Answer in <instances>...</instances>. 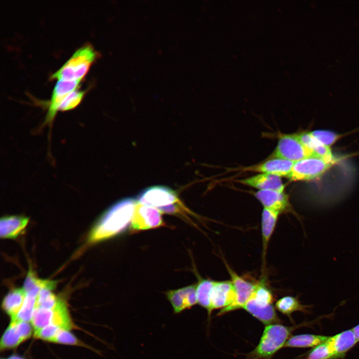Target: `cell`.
<instances>
[{"instance_id": "obj_1", "label": "cell", "mask_w": 359, "mask_h": 359, "mask_svg": "<svg viewBox=\"0 0 359 359\" xmlns=\"http://www.w3.org/2000/svg\"><path fill=\"white\" fill-rule=\"evenodd\" d=\"M137 201L131 198L122 199L108 209L89 233L87 243L93 244L121 233L132 221Z\"/></svg>"}, {"instance_id": "obj_2", "label": "cell", "mask_w": 359, "mask_h": 359, "mask_svg": "<svg viewBox=\"0 0 359 359\" xmlns=\"http://www.w3.org/2000/svg\"><path fill=\"white\" fill-rule=\"evenodd\" d=\"M299 326L288 327L280 324L266 326L258 345L247 355L245 359H271Z\"/></svg>"}, {"instance_id": "obj_3", "label": "cell", "mask_w": 359, "mask_h": 359, "mask_svg": "<svg viewBox=\"0 0 359 359\" xmlns=\"http://www.w3.org/2000/svg\"><path fill=\"white\" fill-rule=\"evenodd\" d=\"M98 56V53L91 44H85L77 49L64 64L51 75L50 79L81 80Z\"/></svg>"}, {"instance_id": "obj_4", "label": "cell", "mask_w": 359, "mask_h": 359, "mask_svg": "<svg viewBox=\"0 0 359 359\" xmlns=\"http://www.w3.org/2000/svg\"><path fill=\"white\" fill-rule=\"evenodd\" d=\"M318 157H308L294 163L288 178L293 181L317 179L337 163Z\"/></svg>"}, {"instance_id": "obj_5", "label": "cell", "mask_w": 359, "mask_h": 359, "mask_svg": "<svg viewBox=\"0 0 359 359\" xmlns=\"http://www.w3.org/2000/svg\"><path fill=\"white\" fill-rule=\"evenodd\" d=\"M310 157L317 156L303 144L298 134H284L280 136L273 154V158L294 162Z\"/></svg>"}, {"instance_id": "obj_6", "label": "cell", "mask_w": 359, "mask_h": 359, "mask_svg": "<svg viewBox=\"0 0 359 359\" xmlns=\"http://www.w3.org/2000/svg\"><path fill=\"white\" fill-rule=\"evenodd\" d=\"M222 259L231 278L230 280L235 290V297L233 302L221 309L218 313V316L243 308L245 304L251 296L256 284V282L254 283L239 275L230 267L224 258Z\"/></svg>"}, {"instance_id": "obj_7", "label": "cell", "mask_w": 359, "mask_h": 359, "mask_svg": "<svg viewBox=\"0 0 359 359\" xmlns=\"http://www.w3.org/2000/svg\"><path fill=\"white\" fill-rule=\"evenodd\" d=\"M138 202L158 209L180 202L175 191L164 186L144 189L138 197Z\"/></svg>"}, {"instance_id": "obj_8", "label": "cell", "mask_w": 359, "mask_h": 359, "mask_svg": "<svg viewBox=\"0 0 359 359\" xmlns=\"http://www.w3.org/2000/svg\"><path fill=\"white\" fill-rule=\"evenodd\" d=\"M33 334L34 330L30 322L10 320L0 339L1 351L17 347L29 339Z\"/></svg>"}, {"instance_id": "obj_9", "label": "cell", "mask_w": 359, "mask_h": 359, "mask_svg": "<svg viewBox=\"0 0 359 359\" xmlns=\"http://www.w3.org/2000/svg\"><path fill=\"white\" fill-rule=\"evenodd\" d=\"M80 81V80L57 81L52 92L51 99L46 104L47 111L43 126H51L64 99L68 93L77 88Z\"/></svg>"}, {"instance_id": "obj_10", "label": "cell", "mask_w": 359, "mask_h": 359, "mask_svg": "<svg viewBox=\"0 0 359 359\" xmlns=\"http://www.w3.org/2000/svg\"><path fill=\"white\" fill-rule=\"evenodd\" d=\"M164 225L161 212L156 208L137 201L131 221V228L135 231L157 228Z\"/></svg>"}, {"instance_id": "obj_11", "label": "cell", "mask_w": 359, "mask_h": 359, "mask_svg": "<svg viewBox=\"0 0 359 359\" xmlns=\"http://www.w3.org/2000/svg\"><path fill=\"white\" fill-rule=\"evenodd\" d=\"M165 294L173 307L174 313L176 314L190 309L197 304L196 284L178 289L169 290Z\"/></svg>"}, {"instance_id": "obj_12", "label": "cell", "mask_w": 359, "mask_h": 359, "mask_svg": "<svg viewBox=\"0 0 359 359\" xmlns=\"http://www.w3.org/2000/svg\"><path fill=\"white\" fill-rule=\"evenodd\" d=\"M255 196L265 208L280 214L290 212L297 216L293 210L288 195L284 191L273 190H258L255 193Z\"/></svg>"}, {"instance_id": "obj_13", "label": "cell", "mask_w": 359, "mask_h": 359, "mask_svg": "<svg viewBox=\"0 0 359 359\" xmlns=\"http://www.w3.org/2000/svg\"><path fill=\"white\" fill-rule=\"evenodd\" d=\"M235 297V293L231 280L215 281L210 296L209 317L215 309H221L231 304Z\"/></svg>"}, {"instance_id": "obj_14", "label": "cell", "mask_w": 359, "mask_h": 359, "mask_svg": "<svg viewBox=\"0 0 359 359\" xmlns=\"http://www.w3.org/2000/svg\"><path fill=\"white\" fill-rule=\"evenodd\" d=\"M294 163L285 159L273 158L261 164L246 168L245 170L288 178Z\"/></svg>"}, {"instance_id": "obj_15", "label": "cell", "mask_w": 359, "mask_h": 359, "mask_svg": "<svg viewBox=\"0 0 359 359\" xmlns=\"http://www.w3.org/2000/svg\"><path fill=\"white\" fill-rule=\"evenodd\" d=\"M239 182L259 190H273L283 192L285 189L281 177L264 173L239 180Z\"/></svg>"}, {"instance_id": "obj_16", "label": "cell", "mask_w": 359, "mask_h": 359, "mask_svg": "<svg viewBox=\"0 0 359 359\" xmlns=\"http://www.w3.org/2000/svg\"><path fill=\"white\" fill-rule=\"evenodd\" d=\"M329 341L334 353L333 359H344L347 353L359 342L353 329L330 336Z\"/></svg>"}, {"instance_id": "obj_17", "label": "cell", "mask_w": 359, "mask_h": 359, "mask_svg": "<svg viewBox=\"0 0 359 359\" xmlns=\"http://www.w3.org/2000/svg\"><path fill=\"white\" fill-rule=\"evenodd\" d=\"M29 218L22 215L3 216L0 221V236L1 238L17 237L27 225Z\"/></svg>"}, {"instance_id": "obj_18", "label": "cell", "mask_w": 359, "mask_h": 359, "mask_svg": "<svg viewBox=\"0 0 359 359\" xmlns=\"http://www.w3.org/2000/svg\"><path fill=\"white\" fill-rule=\"evenodd\" d=\"M280 214L277 212L265 208H264L262 212L261 225L263 248L262 260L264 264H265V261L268 244L274 231Z\"/></svg>"}, {"instance_id": "obj_19", "label": "cell", "mask_w": 359, "mask_h": 359, "mask_svg": "<svg viewBox=\"0 0 359 359\" xmlns=\"http://www.w3.org/2000/svg\"><path fill=\"white\" fill-rule=\"evenodd\" d=\"M26 295L23 287L16 288L9 291L4 298L1 306L11 320L16 318L23 305Z\"/></svg>"}, {"instance_id": "obj_20", "label": "cell", "mask_w": 359, "mask_h": 359, "mask_svg": "<svg viewBox=\"0 0 359 359\" xmlns=\"http://www.w3.org/2000/svg\"><path fill=\"white\" fill-rule=\"evenodd\" d=\"M298 136L303 144L316 156L329 161H337L333 155L331 148L321 143L310 132L302 133L298 134Z\"/></svg>"}, {"instance_id": "obj_21", "label": "cell", "mask_w": 359, "mask_h": 359, "mask_svg": "<svg viewBox=\"0 0 359 359\" xmlns=\"http://www.w3.org/2000/svg\"><path fill=\"white\" fill-rule=\"evenodd\" d=\"M330 336L304 334L291 336L284 347L295 348H314L326 342Z\"/></svg>"}, {"instance_id": "obj_22", "label": "cell", "mask_w": 359, "mask_h": 359, "mask_svg": "<svg viewBox=\"0 0 359 359\" xmlns=\"http://www.w3.org/2000/svg\"><path fill=\"white\" fill-rule=\"evenodd\" d=\"M275 307L280 312L287 316L293 321L291 315L294 312L299 311L308 313V309L311 307V305L302 304L297 297L286 296L276 302Z\"/></svg>"}, {"instance_id": "obj_23", "label": "cell", "mask_w": 359, "mask_h": 359, "mask_svg": "<svg viewBox=\"0 0 359 359\" xmlns=\"http://www.w3.org/2000/svg\"><path fill=\"white\" fill-rule=\"evenodd\" d=\"M195 275L197 278L196 284V293L197 304L204 308L208 313L210 309V296L215 283L210 279L202 278L194 270Z\"/></svg>"}, {"instance_id": "obj_24", "label": "cell", "mask_w": 359, "mask_h": 359, "mask_svg": "<svg viewBox=\"0 0 359 359\" xmlns=\"http://www.w3.org/2000/svg\"><path fill=\"white\" fill-rule=\"evenodd\" d=\"M56 281L38 278L31 269L28 270L23 284L26 293L34 289H48L53 290L56 288Z\"/></svg>"}, {"instance_id": "obj_25", "label": "cell", "mask_w": 359, "mask_h": 359, "mask_svg": "<svg viewBox=\"0 0 359 359\" xmlns=\"http://www.w3.org/2000/svg\"><path fill=\"white\" fill-rule=\"evenodd\" d=\"M26 294L23 305L15 320L30 322L36 309V298L38 295L32 293Z\"/></svg>"}, {"instance_id": "obj_26", "label": "cell", "mask_w": 359, "mask_h": 359, "mask_svg": "<svg viewBox=\"0 0 359 359\" xmlns=\"http://www.w3.org/2000/svg\"><path fill=\"white\" fill-rule=\"evenodd\" d=\"M60 300L51 290L42 289L37 296L36 308L52 309L57 306Z\"/></svg>"}, {"instance_id": "obj_27", "label": "cell", "mask_w": 359, "mask_h": 359, "mask_svg": "<svg viewBox=\"0 0 359 359\" xmlns=\"http://www.w3.org/2000/svg\"><path fill=\"white\" fill-rule=\"evenodd\" d=\"M334 357V353L328 339L326 342L313 348L307 354L306 359H333Z\"/></svg>"}, {"instance_id": "obj_28", "label": "cell", "mask_w": 359, "mask_h": 359, "mask_svg": "<svg viewBox=\"0 0 359 359\" xmlns=\"http://www.w3.org/2000/svg\"><path fill=\"white\" fill-rule=\"evenodd\" d=\"M51 343L67 345L85 346L84 343L77 339L71 332V331L62 329L58 332Z\"/></svg>"}, {"instance_id": "obj_29", "label": "cell", "mask_w": 359, "mask_h": 359, "mask_svg": "<svg viewBox=\"0 0 359 359\" xmlns=\"http://www.w3.org/2000/svg\"><path fill=\"white\" fill-rule=\"evenodd\" d=\"M84 93V91L77 89L68 93L62 101L59 111H66L75 108L81 101Z\"/></svg>"}, {"instance_id": "obj_30", "label": "cell", "mask_w": 359, "mask_h": 359, "mask_svg": "<svg viewBox=\"0 0 359 359\" xmlns=\"http://www.w3.org/2000/svg\"><path fill=\"white\" fill-rule=\"evenodd\" d=\"M310 133L321 143L330 148L339 138L335 133L326 130H316Z\"/></svg>"}, {"instance_id": "obj_31", "label": "cell", "mask_w": 359, "mask_h": 359, "mask_svg": "<svg viewBox=\"0 0 359 359\" xmlns=\"http://www.w3.org/2000/svg\"><path fill=\"white\" fill-rule=\"evenodd\" d=\"M353 330L357 337L358 341L359 342V324L354 327Z\"/></svg>"}, {"instance_id": "obj_32", "label": "cell", "mask_w": 359, "mask_h": 359, "mask_svg": "<svg viewBox=\"0 0 359 359\" xmlns=\"http://www.w3.org/2000/svg\"><path fill=\"white\" fill-rule=\"evenodd\" d=\"M6 359H24L17 356V355H12Z\"/></svg>"}]
</instances>
